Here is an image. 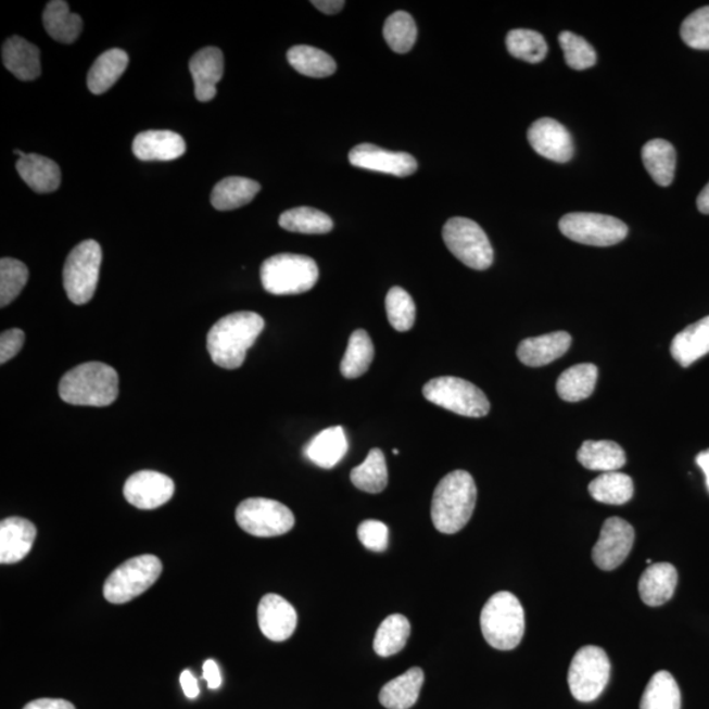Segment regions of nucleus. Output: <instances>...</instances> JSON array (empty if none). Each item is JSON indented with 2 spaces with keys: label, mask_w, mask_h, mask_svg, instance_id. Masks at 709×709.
<instances>
[{
  "label": "nucleus",
  "mask_w": 709,
  "mask_h": 709,
  "mask_svg": "<svg viewBox=\"0 0 709 709\" xmlns=\"http://www.w3.org/2000/svg\"><path fill=\"white\" fill-rule=\"evenodd\" d=\"M288 62L300 74L311 78H326L337 72V64L331 55L321 49L309 46H296L288 50Z\"/></svg>",
  "instance_id": "nucleus-35"
},
{
  "label": "nucleus",
  "mask_w": 709,
  "mask_h": 709,
  "mask_svg": "<svg viewBox=\"0 0 709 709\" xmlns=\"http://www.w3.org/2000/svg\"><path fill=\"white\" fill-rule=\"evenodd\" d=\"M425 398L463 417L481 418L491 412L484 392L472 382L452 376L432 379L423 387Z\"/></svg>",
  "instance_id": "nucleus-7"
},
{
  "label": "nucleus",
  "mask_w": 709,
  "mask_h": 709,
  "mask_svg": "<svg viewBox=\"0 0 709 709\" xmlns=\"http://www.w3.org/2000/svg\"><path fill=\"white\" fill-rule=\"evenodd\" d=\"M558 41L564 50L565 62L574 71H586L597 64V52L583 37L565 30L558 36Z\"/></svg>",
  "instance_id": "nucleus-45"
},
{
  "label": "nucleus",
  "mask_w": 709,
  "mask_h": 709,
  "mask_svg": "<svg viewBox=\"0 0 709 709\" xmlns=\"http://www.w3.org/2000/svg\"><path fill=\"white\" fill-rule=\"evenodd\" d=\"M635 492L630 476L620 472H607L590 482L588 493L595 501L606 505H624Z\"/></svg>",
  "instance_id": "nucleus-37"
},
{
  "label": "nucleus",
  "mask_w": 709,
  "mask_h": 709,
  "mask_svg": "<svg viewBox=\"0 0 709 709\" xmlns=\"http://www.w3.org/2000/svg\"><path fill=\"white\" fill-rule=\"evenodd\" d=\"M635 543V530L621 518L607 519L599 541L593 548V560L602 570H615L629 557Z\"/></svg>",
  "instance_id": "nucleus-13"
},
{
  "label": "nucleus",
  "mask_w": 709,
  "mask_h": 709,
  "mask_svg": "<svg viewBox=\"0 0 709 709\" xmlns=\"http://www.w3.org/2000/svg\"><path fill=\"white\" fill-rule=\"evenodd\" d=\"M59 392L62 401L71 405L110 406L118 395V375L109 364H79L61 379Z\"/></svg>",
  "instance_id": "nucleus-3"
},
{
  "label": "nucleus",
  "mask_w": 709,
  "mask_h": 709,
  "mask_svg": "<svg viewBox=\"0 0 709 709\" xmlns=\"http://www.w3.org/2000/svg\"><path fill=\"white\" fill-rule=\"evenodd\" d=\"M445 246L469 268L484 271L493 265L494 251L481 226L472 219L454 217L443 228Z\"/></svg>",
  "instance_id": "nucleus-9"
},
{
  "label": "nucleus",
  "mask_w": 709,
  "mask_h": 709,
  "mask_svg": "<svg viewBox=\"0 0 709 709\" xmlns=\"http://www.w3.org/2000/svg\"><path fill=\"white\" fill-rule=\"evenodd\" d=\"M259 629L275 643L286 642L297 626V612L290 602L278 594H267L258 606Z\"/></svg>",
  "instance_id": "nucleus-17"
},
{
  "label": "nucleus",
  "mask_w": 709,
  "mask_h": 709,
  "mask_svg": "<svg viewBox=\"0 0 709 709\" xmlns=\"http://www.w3.org/2000/svg\"><path fill=\"white\" fill-rule=\"evenodd\" d=\"M37 530L28 519L12 517L0 523V562H21L36 541Z\"/></svg>",
  "instance_id": "nucleus-20"
},
{
  "label": "nucleus",
  "mask_w": 709,
  "mask_h": 709,
  "mask_svg": "<svg viewBox=\"0 0 709 709\" xmlns=\"http://www.w3.org/2000/svg\"><path fill=\"white\" fill-rule=\"evenodd\" d=\"M203 671V676L208 688L217 689L221 687L223 676L221 673H219V668L215 660H206L204 662Z\"/></svg>",
  "instance_id": "nucleus-49"
},
{
  "label": "nucleus",
  "mask_w": 709,
  "mask_h": 709,
  "mask_svg": "<svg viewBox=\"0 0 709 709\" xmlns=\"http://www.w3.org/2000/svg\"><path fill=\"white\" fill-rule=\"evenodd\" d=\"M312 4L326 15H335L343 10L346 2H342V0H315Z\"/></svg>",
  "instance_id": "nucleus-52"
},
{
  "label": "nucleus",
  "mask_w": 709,
  "mask_h": 709,
  "mask_svg": "<svg viewBox=\"0 0 709 709\" xmlns=\"http://www.w3.org/2000/svg\"><path fill=\"white\" fill-rule=\"evenodd\" d=\"M279 225L282 229L301 235H328L334 228V223L326 213L309 206L282 213Z\"/></svg>",
  "instance_id": "nucleus-40"
},
{
  "label": "nucleus",
  "mask_w": 709,
  "mask_h": 709,
  "mask_svg": "<svg viewBox=\"0 0 709 709\" xmlns=\"http://www.w3.org/2000/svg\"><path fill=\"white\" fill-rule=\"evenodd\" d=\"M236 520L244 532L256 537L286 535L294 526L293 512L278 501L249 498L237 507Z\"/></svg>",
  "instance_id": "nucleus-12"
},
{
  "label": "nucleus",
  "mask_w": 709,
  "mask_h": 709,
  "mask_svg": "<svg viewBox=\"0 0 709 709\" xmlns=\"http://www.w3.org/2000/svg\"><path fill=\"white\" fill-rule=\"evenodd\" d=\"M682 696L675 678L667 670L657 671L640 701V709H681Z\"/></svg>",
  "instance_id": "nucleus-34"
},
{
  "label": "nucleus",
  "mask_w": 709,
  "mask_h": 709,
  "mask_svg": "<svg viewBox=\"0 0 709 709\" xmlns=\"http://www.w3.org/2000/svg\"><path fill=\"white\" fill-rule=\"evenodd\" d=\"M508 53L518 60L539 64L548 53L547 41L532 29H512L506 37Z\"/></svg>",
  "instance_id": "nucleus-41"
},
{
  "label": "nucleus",
  "mask_w": 709,
  "mask_h": 709,
  "mask_svg": "<svg viewBox=\"0 0 709 709\" xmlns=\"http://www.w3.org/2000/svg\"><path fill=\"white\" fill-rule=\"evenodd\" d=\"M43 27L53 40L61 43H73L84 29V22L77 14H73L64 0H53L43 11Z\"/></svg>",
  "instance_id": "nucleus-29"
},
{
  "label": "nucleus",
  "mask_w": 709,
  "mask_h": 709,
  "mask_svg": "<svg viewBox=\"0 0 709 709\" xmlns=\"http://www.w3.org/2000/svg\"><path fill=\"white\" fill-rule=\"evenodd\" d=\"M696 204H698V210L702 215H709V183L702 188Z\"/></svg>",
  "instance_id": "nucleus-54"
},
{
  "label": "nucleus",
  "mask_w": 709,
  "mask_h": 709,
  "mask_svg": "<svg viewBox=\"0 0 709 709\" xmlns=\"http://www.w3.org/2000/svg\"><path fill=\"white\" fill-rule=\"evenodd\" d=\"M597 381V366L592 363L575 364L558 378L556 389L567 403H580L594 393Z\"/></svg>",
  "instance_id": "nucleus-30"
},
{
  "label": "nucleus",
  "mask_w": 709,
  "mask_h": 709,
  "mask_svg": "<svg viewBox=\"0 0 709 709\" xmlns=\"http://www.w3.org/2000/svg\"><path fill=\"white\" fill-rule=\"evenodd\" d=\"M349 451L346 432L342 426L326 429L305 445L304 454L313 464L324 469H331L341 463Z\"/></svg>",
  "instance_id": "nucleus-24"
},
{
  "label": "nucleus",
  "mask_w": 709,
  "mask_h": 709,
  "mask_svg": "<svg viewBox=\"0 0 709 709\" xmlns=\"http://www.w3.org/2000/svg\"><path fill=\"white\" fill-rule=\"evenodd\" d=\"M224 54L215 47L204 48L193 54L190 72L194 84V96L199 102H211L217 96V84L224 75Z\"/></svg>",
  "instance_id": "nucleus-18"
},
{
  "label": "nucleus",
  "mask_w": 709,
  "mask_h": 709,
  "mask_svg": "<svg viewBox=\"0 0 709 709\" xmlns=\"http://www.w3.org/2000/svg\"><path fill=\"white\" fill-rule=\"evenodd\" d=\"M425 673L420 668H412L406 673L394 678L381 688L379 700L388 709H409L416 705Z\"/></svg>",
  "instance_id": "nucleus-27"
},
{
  "label": "nucleus",
  "mask_w": 709,
  "mask_h": 709,
  "mask_svg": "<svg viewBox=\"0 0 709 709\" xmlns=\"http://www.w3.org/2000/svg\"><path fill=\"white\" fill-rule=\"evenodd\" d=\"M3 65L17 79L35 80L41 74L40 49L23 37L12 36L2 48Z\"/></svg>",
  "instance_id": "nucleus-23"
},
{
  "label": "nucleus",
  "mask_w": 709,
  "mask_h": 709,
  "mask_svg": "<svg viewBox=\"0 0 709 709\" xmlns=\"http://www.w3.org/2000/svg\"><path fill=\"white\" fill-rule=\"evenodd\" d=\"M263 329L265 319L254 312H236L219 319L206 338L213 363L225 369L240 368Z\"/></svg>",
  "instance_id": "nucleus-1"
},
{
  "label": "nucleus",
  "mask_w": 709,
  "mask_h": 709,
  "mask_svg": "<svg viewBox=\"0 0 709 709\" xmlns=\"http://www.w3.org/2000/svg\"><path fill=\"white\" fill-rule=\"evenodd\" d=\"M670 353L682 367H689L709 354V316L678 332L671 342Z\"/></svg>",
  "instance_id": "nucleus-26"
},
{
  "label": "nucleus",
  "mask_w": 709,
  "mask_h": 709,
  "mask_svg": "<svg viewBox=\"0 0 709 709\" xmlns=\"http://www.w3.org/2000/svg\"><path fill=\"white\" fill-rule=\"evenodd\" d=\"M351 165L368 172L393 175V177H410L418 169L417 160L404 152H389V150L362 143L351 150L349 154Z\"/></svg>",
  "instance_id": "nucleus-15"
},
{
  "label": "nucleus",
  "mask_w": 709,
  "mask_h": 709,
  "mask_svg": "<svg viewBox=\"0 0 709 709\" xmlns=\"http://www.w3.org/2000/svg\"><path fill=\"white\" fill-rule=\"evenodd\" d=\"M561 233L588 246H613L629 236V226L621 219L599 213H569L560 219Z\"/></svg>",
  "instance_id": "nucleus-11"
},
{
  "label": "nucleus",
  "mask_w": 709,
  "mask_h": 709,
  "mask_svg": "<svg viewBox=\"0 0 709 709\" xmlns=\"http://www.w3.org/2000/svg\"><path fill=\"white\" fill-rule=\"evenodd\" d=\"M384 39L393 52L404 54L410 52L417 41L418 29L412 15L404 11L394 12L384 24Z\"/></svg>",
  "instance_id": "nucleus-42"
},
{
  "label": "nucleus",
  "mask_w": 709,
  "mask_h": 709,
  "mask_svg": "<svg viewBox=\"0 0 709 709\" xmlns=\"http://www.w3.org/2000/svg\"><path fill=\"white\" fill-rule=\"evenodd\" d=\"M480 623L482 635L493 648L516 649L524 635V608L516 595L499 592L482 608Z\"/></svg>",
  "instance_id": "nucleus-4"
},
{
  "label": "nucleus",
  "mask_w": 709,
  "mask_h": 709,
  "mask_svg": "<svg viewBox=\"0 0 709 709\" xmlns=\"http://www.w3.org/2000/svg\"><path fill=\"white\" fill-rule=\"evenodd\" d=\"M357 537L364 547L381 554L388 548L389 530L380 520H364L357 529Z\"/></svg>",
  "instance_id": "nucleus-47"
},
{
  "label": "nucleus",
  "mask_w": 709,
  "mask_h": 709,
  "mask_svg": "<svg viewBox=\"0 0 709 709\" xmlns=\"http://www.w3.org/2000/svg\"><path fill=\"white\" fill-rule=\"evenodd\" d=\"M387 316L393 329L405 332L416 324L417 307L410 294L404 288L393 287L387 294Z\"/></svg>",
  "instance_id": "nucleus-43"
},
{
  "label": "nucleus",
  "mask_w": 709,
  "mask_h": 709,
  "mask_svg": "<svg viewBox=\"0 0 709 709\" xmlns=\"http://www.w3.org/2000/svg\"><path fill=\"white\" fill-rule=\"evenodd\" d=\"M412 632L410 621L404 615L394 613L379 626L374 640V649L380 657H391L405 648Z\"/></svg>",
  "instance_id": "nucleus-36"
},
{
  "label": "nucleus",
  "mask_w": 709,
  "mask_h": 709,
  "mask_svg": "<svg viewBox=\"0 0 709 709\" xmlns=\"http://www.w3.org/2000/svg\"><path fill=\"white\" fill-rule=\"evenodd\" d=\"M28 268L23 262L12 258L0 261V306L14 301L28 282Z\"/></svg>",
  "instance_id": "nucleus-44"
},
{
  "label": "nucleus",
  "mask_w": 709,
  "mask_h": 709,
  "mask_svg": "<svg viewBox=\"0 0 709 709\" xmlns=\"http://www.w3.org/2000/svg\"><path fill=\"white\" fill-rule=\"evenodd\" d=\"M23 709H75L71 701L64 699H37Z\"/></svg>",
  "instance_id": "nucleus-50"
},
{
  "label": "nucleus",
  "mask_w": 709,
  "mask_h": 709,
  "mask_svg": "<svg viewBox=\"0 0 709 709\" xmlns=\"http://www.w3.org/2000/svg\"><path fill=\"white\" fill-rule=\"evenodd\" d=\"M351 482L359 491L379 494L388 485V468L385 456L379 448L369 451L367 459L360 466L351 470Z\"/></svg>",
  "instance_id": "nucleus-39"
},
{
  "label": "nucleus",
  "mask_w": 709,
  "mask_h": 709,
  "mask_svg": "<svg viewBox=\"0 0 709 709\" xmlns=\"http://www.w3.org/2000/svg\"><path fill=\"white\" fill-rule=\"evenodd\" d=\"M134 153L143 162H168L186 153L185 138L172 130H147L137 135Z\"/></svg>",
  "instance_id": "nucleus-19"
},
{
  "label": "nucleus",
  "mask_w": 709,
  "mask_h": 709,
  "mask_svg": "<svg viewBox=\"0 0 709 709\" xmlns=\"http://www.w3.org/2000/svg\"><path fill=\"white\" fill-rule=\"evenodd\" d=\"M696 464H698L702 473L706 476V484L709 491V450L702 451L698 456H696Z\"/></svg>",
  "instance_id": "nucleus-53"
},
{
  "label": "nucleus",
  "mask_w": 709,
  "mask_h": 709,
  "mask_svg": "<svg viewBox=\"0 0 709 709\" xmlns=\"http://www.w3.org/2000/svg\"><path fill=\"white\" fill-rule=\"evenodd\" d=\"M102 258V248L92 240L79 243L68 254L64 267V287L73 304L84 305L92 300L98 287Z\"/></svg>",
  "instance_id": "nucleus-8"
},
{
  "label": "nucleus",
  "mask_w": 709,
  "mask_h": 709,
  "mask_svg": "<svg viewBox=\"0 0 709 709\" xmlns=\"http://www.w3.org/2000/svg\"><path fill=\"white\" fill-rule=\"evenodd\" d=\"M16 169L25 185L37 193L54 192L61 186L60 166L47 156L27 154L18 159Z\"/></svg>",
  "instance_id": "nucleus-25"
},
{
  "label": "nucleus",
  "mask_w": 709,
  "mask_h": 709,
  "mask_svg": "<svg viewBox=\"0 0 709 709\" xmlns=\"http://www.w3.org/2000/svg\"><path fill=\"white\" fill-rule=\"evenodd\" d=\"M129 56L122 49L106 50L98 60L93 62L89 75H87V87L96 96L111 90L127 71Z\"/></svg>",
  "instance_id": "nucleus-28"
},
{
  "label": "nucleus",
  "mask_w": 709,
  "mask_h": 709,
  "mask_svg": "<svg viewBox=\"0 0 709 709\" xmlns=\"http://www.w3.org/2000/svg\"><path fill=\"white\" fill-rule=\"evenodd\" d=\"M25 334L21 329H11L0 335V364H5L15 357L24 346Z\"/></svg>",
  "instance_id": "nucleus-48"
},
{
  "label": "nucleus",
  "mask_w": 709,
  "mask_h": 709,
  "mask_svg": "<svg viewBox=\"0 0 709 709\" xmlns=\"http://www.w3.org/2000/svg\"><path fill=\"white\" fill-rule=\"evenodd\" d=\"M261 191L258 181L241 177L226 178L213 188L211 203L217 211H233L253 202Z\"/></svg>",
  "instance_id": "nucleus-31"
},
{
  "label": "nucleus",
  "mask_w": 709,
  "mask_h": 709,
  "mask_svg": "<svg viewBox=\"0 0 709 709\" xmlns=\"http://www.w3.org/2000/svg\"><path fill=\"white\" fill-rule=\"evenodd\" d=\"M180 685L183 688L185 695L188 699H197L199 696V685L197 678H194L190 670H185L180 674Z\"/></svg>",
  "instance_id": "nucleus-51"
},
{
  "label": "nucleus",
  "mask_w": 709,
  "mask_h": 709,
  "mask_svg": "<svg viewBox=\"0 0 709 709\" xmlns=\"http://www.w3.org/2000/svg\"><path fill=\"white\" fill-rule=\"evenodd\" d=\"M678 572L669 562L651 564L638 581V594L646 606L658 607L673 598Z\"/></svg>",
  "instance_id": "nucleus-22"
},
{
  "label": "nucleus",
  "mask_w": 709,
  "mask_h": 709,
  "mask_svg": "<svg viewBox=\"0 0 709 709\" xmlns=\"http://www.w3.org/2000/svg\"><path fill=\"white\" fill-rule=\"evenodd\" d=\"M393 454H394V455H398V454H400V451H398V450H393Z\"/></svg>",
  "instance_id": "nucleus-55"
},
{
  "label": "nucleus",
  "mask_w": 709,
  "mask_h": 709,
  "mask_svg": "<svg viewBox=\"0 0 709 709\" xmlns=\"http://www.w3.org/2000/svg\"><path fill=\"white\" fill-rule=\"evenodd\" d=\"M476 501L474 480L466 470L445 476L432 497L431 519L435 529L445 535L461 531L473 516Z\"/></svg>",
  "instance_id": "nucleus-2"
},
{
  "label": "nucleus",
  "mask_w": 709,
  "mask_h": 709,
  "mask_svg": "<svg viewBox=\"0 0 709 709\" xmlns=\"http://www.w3.org/2000/svg\"><path fill=\"white\" fill-rule=\"evenodd\" d=\"M611 663L599 646H583L570 663L568 682L570 693L582 702L598 699L610 681Z\"/></svg>",
  "instance_id": "nucleus-10"
},
{
  "label": "nucleus",
  "mask_w": 709,
  "mask_h": 709,
  "mask_svg": "<svg viewBox=\"0 0 709 709\" xmlns=\"http://www.w3.org/2000/svg\"><path fill=\"white\" fill-rule=\"evenodd\" d=\"M577 459L583 467L598 472H618L626 463L623 448L611 441H586L577 452Z\"/></svg>",
  "instance_id": "nucleus-32"
},
{
  "label": "nucleus",
  "mask_w": 709,
  "mask_h": 709,
  "mask_svg": "<svg viewBox=\"0 0 709 709\" xmlns=\"http://www.w3.org/2000/svg\"><path fill=\"white\" fill-rule=\"evenodd\" d=\"M175 484L168 476L141 470L131 474L124 485V497L140 510H154L173 498Z\"/></svg>",
  "instance_id": "nucleus-14"
},
{
  "label": "nucleus",
  "mask_w": 709,
  "mask_h": 709,
  "mask_svg": "<svg viewBox=\"0 0 709 709\" xmlns=\"http://www.w3.org/2000/svg\"><path fill=\"white\" fill-rule=\"evenodd\" d=\"M644 166L658 186L669 187L673 183L676 153L670 142L657 138L645 143L642 152Z\"/></svg>",
  "instance_id": "nucleus-33"
},
{
  "label": "nucleus",
  "mask_w": 709,
  "mask_h": 709,
  "mask_svg": "<svg viewBox=\"0 0 709 709\" xmlns=\"http://www.w3.org/2000/svg\"><path fill=\"white\" fill-rule=\"evenodd\" d=\"M162 562L153 555L130 558L113 570L104 583V598L113 605L134 600L152 587L162 574Z\"/></svg>",
  "instance_id": "nucleus-6"
},
{
  "label": "nucleus",
  "mask_w": 709,
  "mask_h": 709,
  "mask_svg": "<svg viewBox=\"0 0 709 709\" xmlns=\"http://www.w3.org/2000/svg\"><path fill=\"white\" fill-rule=\"evenodd\" d=\"M572 337L567 331L524 339L520 342L518 359L529 367H543L568 353Z\"/></svg>",
  "instance_id": "nucleus-21"
},
{
  "label": "nucleus",
  "mask_w": 709,
  "mask_h": 709,
  "mask_svg": "<svg viewBox=\"0 0 709 709\" xmlns=\"http://www.w3.org/2000/svg\"><path fill=\"white\" fill-rule=\"evenodd\" d=\"M530 145L539 155L558 163L573 159L574 143L567 128L554 118H539L529 129Z\"/></svg>",
  "instance_id": "nucleus-16"
},
{
  "label": "nucleus",
  "mask_w": 709,
  "mask_h": 709,
  "mask_svg": "<svg viewBox=\"0 0 709 709\" xmlns=\"http://www.w3.org/2000/svg\"><path fill=\"white\" fill-rule=\"evenodd\" d=\"M375 347L366 330H356L351 334L346 354L341 363V372L346 379H357L371 367Z\"/></svg>",
  "instance_id": "nucleus-38"
},
{
  "label": "nucleus",
  "mask_w": 709,
  "mask_h": 709,
  "mask_svg": "<svg viewBox=\"0 0 709 709\" xmlns=\"http://www.w3.org/2000/svg\"><path fill=\"white\" fill-rule=\"evenodd\" d=\"M681 36L689 48L709 50V5L696 10L685 18Z\"/></svg>",
  "instance_id": "nucleus-46"
},
{
  "label": "nucleus",
  "mask_w": 709,
  "mask_h": 709,
  "mask_svg": "<svg viewBox=\"0 0 709 709\" xmlns=\"http://www.w3.org/2000/svg\"><path fill=\"white\" fill-rule=\"evenodd\" d=\"M318 266L309 256L278 254L263 262L262 286L276 296L311 291L318 281Z\"/></svg>",
  "instance_id": "nucleus-5"
}]
</instances>
